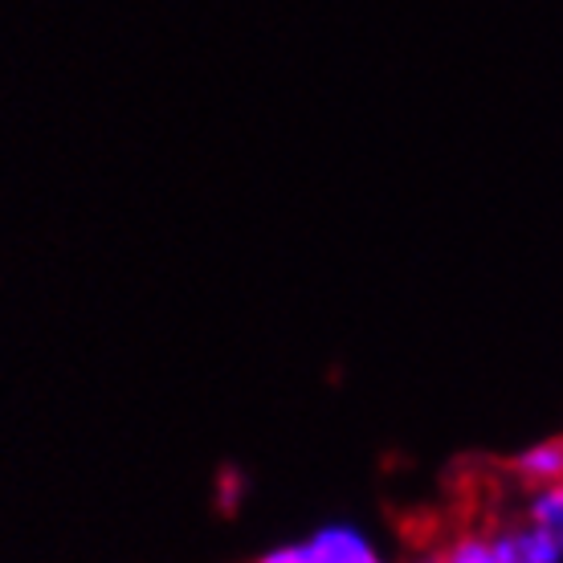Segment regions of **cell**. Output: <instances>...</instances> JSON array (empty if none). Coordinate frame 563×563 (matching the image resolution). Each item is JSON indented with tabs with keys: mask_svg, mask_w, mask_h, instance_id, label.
Listing matches in <instances>:
<instances>
[{
	"mask_svg": "<svg viewBox=\"0 0 563 563\" xmlns=\"http://www.w3.org/2000/svg\"><path fill=\"white\" fill-rule=\"evenodd\" d=\"M494 548L503 563H563V536L543 522L515 515V519L490 522Z\"/></svg>",
	"mask_w": 563,
	"mask_h": 563,
	"instance_id": "6da1fadb",
	"label": "cell"
},
{
	"mask_svg": "<svg viewBox=\"0 0 563 563\" xmlns=\"http://www.w3.org/2000/svg\"><path fill=\"white\" fill-rule=\"evenodd\" d=\"M241 494H245V478L233 474V470H225V474H221V490H217V498H221V507H225L229 515L241 507Z\"/></svg>",
	"mask_w": 563,
	"mask_h": 563,
	"instance_id": "8992f818",
	"label": "cell"
},
{
	"mask_svg": "<svg viewBox=\"0 0 563 563\" xmlns=\"http://www.w3.org/2000/svg\"><path fill=\"white\" fill-rule=\"evenodd\" d=\"M522 515L563 536V478L548 482V486H531V490H522Z\"/></svg>",
	"mask_w": 563,
	"mask_h": 563,
	"instance_id": "277c9868",
	"label": "cell"
},
{
	"mask_svg": "<svg viewBox=\"0 0 563 563\" xmlns=\"http://www.w3.org/2000/svg\"><path fill=\"white\" fill-rule=\"evenodd\" d=\"M254 563H319V555L310 548V539H295V543H274Z\"/></svg>",
	"mask_w": 563,
	"mask_h": 563,
	"instance_id": "5b68a950",
	"label": "cell"
},
{
	"mask_svg": "<svg viewBox=\"0 0 563 563\" xmlns=\"http://www.w3.org/2000/svg\"><path fill=\"white\" fill-rule=\"evenodd\" d=\"M507 470L522 490L560 482L563 478V437H539V441H531V445H522V450L507 462Z\"/></svg>",
	"mask_w": 563,
	"mask_h": 563,
	"instance_id": "3957f363",
	"label": "cell"
},
{
	"mask_svg": "<svg viewBox=\"0 0 563 563\" xmlns=\"http://www.w3.org/2000/svg\"><path fill=\"white\" fill-rule=\"evenodd\" d=\"M412 563H503L490 527H453L445 536L417 548Z\"/></svg>",
	"mask_w": 563,
	"mask_h": 563,
	"instance_id": "7a4b0ae2",
	"label": "cell"
},
{
	"mask_svg": "<svg viewBox=\"0 0 563 563\" xmlns=\"http://www.w3.org/2000/svg\"><path fill=\"white\" fill-rule=\"evenodd\" d=\"M367 563H393V560H384V555H372V560H367Z\"/></svg>",
	"mask_w": 563,
	"mask_h": 563,
	"instance_id": "52a82bcc",
	"label": "cell"
}]
</instances>
